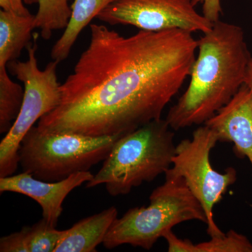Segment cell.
<instances>
[{
  "instance_id": "5b68a950",
  "label": "cell",
  "mask_w": 252,
  "mask_h": 252,
  "mask_svg": "<svg viewBox=\"0 0 252 252\" xmlns=\"http://www.w3.org/2000/svg\"><path fill=\"white\" fill-rule=\"evenodd\" d=\"M125 135L89 136L44 132L33 126L18 151L23 172L45 182H59L74 173L87 172L104 161L113 146Z\"/></svg>"
},
{
  "instance_id": "52a82bcc",
  "label": "cell",
  "mask_w": 252,
  "mask_h": 252,
  "mask_svg": "<svg viewBox=\"0 0 252 252\" xmlns=\"http://www.w3.org/2000/svg\"><path fill=\"white\" fill-rule=\"evenodd\" d=\"M218 142L215 130L205 124L198 127L191 139H185L176 146L171 167L165 173V177L185 180L203 207L207 217V233L211 238L224 235L214 220L213 209L237 180V172L233 167H228L221 173L212 166L210 153Z\"/></svg>"
},
{
  "instance_id": "6da1fadb",
  "label": "cell",
  "mask_w": 252,
  "mask_h": 252,
  "mask_svg": "<svg viewBox=\"0 0 252 252\" xmlns=\"http://www.w3.org/2000/svg\"><path fill=\"white\" fill-rule=\"evenodd\" d=\"M89 46L61 84L62 98L37 127L49 132L126 135L161 119L188 76L198 49L190 32L139 31L124 36L90 25Z\"/></svg>"
},
{
  "instance_id": "d6986e66",
  "label": "cell",
  "mask_w": 252,
  "mask_h": 252,
  "mask_svg": "<svg viewBox=\"0 0 252 252\" xmlns=\"http://www.w3.org/2000/svg\"><path fill=\"white\" fill-rule=\"evenodd\" d=\"M23 2L26 4H39V0H0V6L1 10L21 16L31 14Z\"/></svg>"
},
{
  "instance_id": "8fae6325",
  "label": "cell",
  "mask_w": 252,
  "mask_h": 252,
  "mask_svg": "<svg viewBox=\"0 0 252 252\" xmlns=\"http://www.w3.org/2000/svg\"><path fill=\"white\" fill-rule=\"evenodd\" d=\"M117 216V209L112 206L83 219L69 229L64 230L54 252H97L96 248L103 243Z\"/></svg>"
},
{
  "instance_id": "30bf717a",
  "label": "cell",
  "mask_w": 252,
  "mask_h": 252,
  "mask_svg": "<svg viewBox=\"0 0 252 252\" xmlns=\"http://www.w3.org/2000/svg\"><path fill=\"white\" fill-rule=\"evenodd\" d=\"M217 132L219 142L234 144L240 157H247L252 168V91L243 85L228 103L205 123Z\"/></svg>"
},
{
  "instance_id": "e0dca14e",
  "label": "cell",
  "mask_w": 252,
  "mask_h": 252,
  "mask_svg": "<svg viewBox=\"0 0 252 252\" xmlns=\"http://www.w3.org/2000/svg\"><path fill=\"white\" fill-rule=\"evenodd\" d=\"M194 252H252V244L245 235L230 230L221 236L195 244Z\"/></svg>"
},
{
  "instance_id": "8992f818",
  "label": "cell",
  "mask_w": 252,
  "mask_h": 252,
  "mask_svg": "<svg viewBox=\"0 0 252 252\" xmlns=\"http://www.w3.org/2000/svg\"><path fill=\"white\" fill-rule=\"evenodd\" d=\"M38 33H33V40L27 47L28 59L18 60L7 64L8 72L23 82L24 98L21 112L12 127L0 143V177L13 175L19 165L20 146L34 124L59 105L62 98L58 80L60 63L53 61L44 69L38 66L36 52Z\"/></svg>"
},
{
  "instance_id": "3957f363",
  "label": "cell",
  "mask_w": 252,
  "mask_h": 252,
  "mask_svg": "<svg viewBox=\"0 0 252 252\" xmlns=\"http://www.w3.org/2000/svg\"><path fill=\"white\" fill-rule=\"evenodd\" d=\"M172 130L167 121L160 119L121 137L86 188L104 185L112 196L127 195L165 174L175 154Z\"/></svg>"
},
{
  "instance_id": "44dd1931",
  "label": "cell",
  "mask_w": 252,
  "mask_h": 252,
  "mask_svg": "<svg viewBox=\"0 0 252 252\" xmlns=\"http://www.w3.org/2000/svg\"><path fill=\"white\" fill-rule=\"evenodd\" d=\"M244 85L248 86L249 89L252 91V56L247 67Z\"/></svg>"
},
{
  "instance_id": "ba28073f",
  "label": "cell",
  "mask_w": 252,
  "mask_h": 252,
  "mask_svg": "<svg viewBox=\"0 0 252 252\" xmlns=\"http://www.w3.org/2000/svg\"><path fill=\"white\" fill-rule=\"evenodd\" d=\"M195 6L193 0H117L97 18L112 26H135L140 31L180 29L205 34L213 23L199 14Z\"/></svg>"
},
{
  "instance_id": "2e32d148",
  "label": "cell",
  "mask_w": 252,
  "mask_h": 252,
  "mask_svg": "<svg viewBox=\"0 0 252 252\" xmlns=\"http://www.w3.org/2000/svg\"><path fill=\"white\" fill-rule=\"evenodd\" d=\"M38 4L34 28L39 29L43 39L49 40L54 32L67 28L72 14L69 0H39Z\"/></svg>"
},
{
  "instance_id": "9a60e30c",
  "label": "cell",
  "mask_w": 252,
  "mask_h": 252,
  "mask_svg": "<svg viewBox=\"0 0 252 252\" xmlns=\"http://www.w3.org/2000/svg\"><path fill=\"white\" fill-rule=\"evenodd\" d=\"M22 86L11 80L7 67L0 68V133H7L21 112Z\"/></svg>"
},
{
  "instance_id": "7a4b0ae2",
  "label": "cell",
  "mask_w": 252,
  "mask_h": 252,
  "mask_svg": "<svg viewBox=\"0 0 252 252\" xmlns=\"http://www.w3.org/2000/svg\"><path fill=\"white\" fill-rule=\"evenodd\" d=\"M198 49L190 84L165 119L173 130L205 124L244 85L252 56L243 28L220 20L198 40Z\"/></svg>"
},
{
  "instance_id": "4fadbf2b",
  "label": "cell",
  "mask_w": 252,
  "mask_h": 252,
  "mask_svg": "<svg viewBox=\"0 0 252 252\" xmlns=\"http://www.w3.org/2000/svg\"><path fill=\"white\" fill-rule=\"evenodd\" d=\"M115 1L117 0H74L67 28L51 49L53 61L61 63L67 59L83 30L94 18H97L102 10Z\"/></svg>"
},
{
  "instance_id": "ffe728a7",
  "label": "cell",
  "mask_w": 252,
  "mask_h": 252,
  "mask_svg": "<svg viewBox=\"0 0 252 252\" xmlns=\"http://www.w3.org/2000/svg\"><path fill=\"white\" fill-rule=\"evenodd\" d=\"M194 4H203V15L212 23L220 21L222 13L220 0H193Z\"/></svg>"
},
{
  "instance_id": "277c9868",
  "label": "cell",
  "mask_w": 252,
  "mask_h": 252,
  "mask_svg": "<svg viewBox=\"0 0 252 252\" xmlns=\"http://www.w3.org/2000/svg\"><path fill=\"white\" fill-rule=\"evenodd\" d=\"M147 207L130 209L112 223L104 248L112 250L123 245L150 250L154 244L175 225L198 220L207 224L201 204L182 178L165 177L163 185L154 189Z\"/></svg>"
},
{
  "instance_id": "7c38bea8",
  "label": "cell",
  "mask_w": 252,
  "mask_h": 252,
  "mask_svg": "<svg viewBox=\"0 0 252 252\" xmlns=\"http://www.w3.org/2000/svg\"><path fill=\"white\" fill-rule=\"evenodd\" d=\"M35 16H21L9 11H0V68L18 60L23 49L33 40L32 33Z\"/></svg>"
},
{
  "instance_id": "ac0fdd59",
  "label": "cell",
  "mask_w": 252,
  "mask_h": 252,
  "mask_svg": "<svg viewBox=\"0 0 252 252\" xmlns=\"http://www.w3.org/2000/svg\"><path fill=\"white\" fill-rule=\"evenodd\" d=\"M162 238L166 240L169 252H194L195 244L188 239L179 238L172 230L167 231Z\"/></svg>"
},
{
  "instance_id": "9c48e42d",
  "label": "cell",
  "mask_w": 252,
  "mask_h": 252,
  "mask_svg": "<svg viewBox=\"0 0 252 252\" xmlns=\"http://www.w3.org/2000/svg\"><path fill=\"white\" fill-rule=\"evenodd\" d=\"M91 172L73 174L59 182H45L36 179L29 172L0 177V193L13 192L26 195L39 204L42 210V218L56 227L66 197L79 186L92 180Z\"/></svg>"
},
{
  "instance_id": "5bb4252c",
  "label": "cell",
  "mask_w": 252,
  "mask_h": 252,
  "mask_svg": "<svg viewBox=\"0 0 252 252\" xmlns=\"http://www.w3.org/2000/svg\"><path fill=\"white\" fill-rule=\"evenodd\" d=\"M64 230L56 229L44 219L0 240L1 252H54Z\"/></svg>"
}]
</instances>
